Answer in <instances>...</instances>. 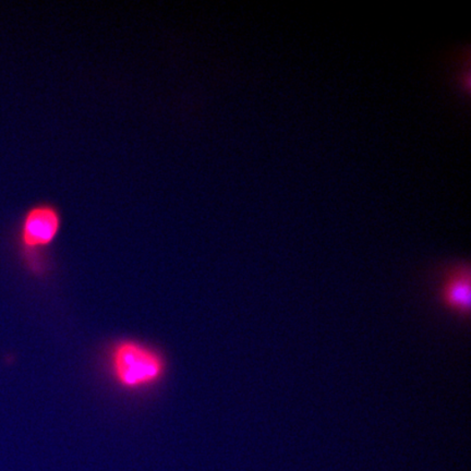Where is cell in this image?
<instances>
[{"mask_svg":"<svg viewBox=\"0 0 471 471\" xmlns=\"http://www.w3.org/2000/svg\"><path fill=\"white\" fill-rule=\"evenodd\" d=\"M109 367L115 382L128 391L153 387L164 377L163 357L144 344L121 341L115 344L109 356Z\"/></svg>","mask_w":471,"mask_h":471,"instance_id":"6da1fadb","label":"cell"},{"mask_svg":"<svg viewBox=\"0 0 471 471\" xmlns=\"http://www.w3.org/2000/svg\"><path fill=\"white\" fill-rule=\"evenodd\" d=\"M63 227L62 212L50 202H39L24 212L18 228V241L25 253L52 246Z\"/></svg>","mask_w":471,"mask_h":471,"instance_id":"7a4b0ae2","label":"cell"},{"mask_svg":"<svg viewBox=\"0 0 471 471\" xmlns=\"http://www.w3.org/2000/svg\"><path fill=\"white\" fill-rule=\"evenodd\" d=\"M440 305L459 318L470 312V266L458 263L443 273L438 288Z\"/></svg>","mask_w":471,"mask_h":471,"instance_id":"3957f363","label":"cell"}]
</instances>
